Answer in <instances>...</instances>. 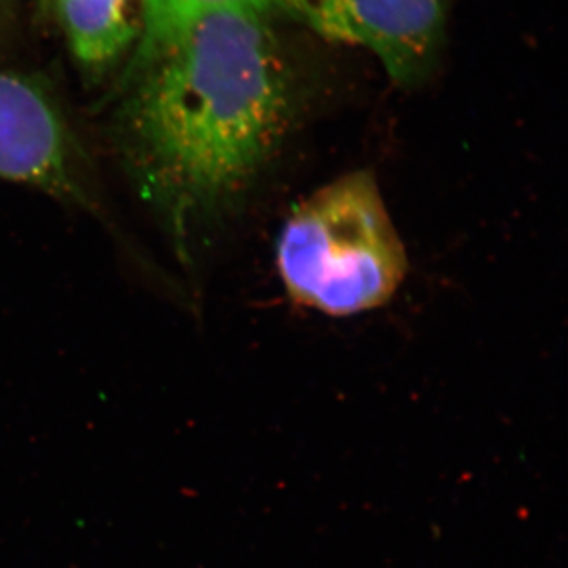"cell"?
I'll list each match as a JSON object with an SVG mask.
<instances>
[{"instance_id": "1", "label": "cell", "mask_w": 568, "mask_h": 568, "mask_svg": "<svg viewBox=\"0 0 568 568\" xmlns=\"http://www.w3.org/2000/svg\"><path fill=\"white\" fill-rule=\"evenodd\" d=\"M133 71L119 121L122 166L190 257L196 235L241 201L290 129V65L267 14L227 10L183 26Z\"/></svg>"}, {"instance_id": "2", "label": "cell", "mask_w": 568, "mask_h": 568, "mask_svg": "<svg viewBox=\"0 0 568 568\" xmlns=\"http://www.w3.org/2000/svg\"><path fill=\"white\" fill-rule=\"evenodd\" d=\"M276 264L291 297L324 315L387 304L407 261L375 178L355 171L306 197L283 226Z\"/></svg>"}, {"instance_id": "3", "label": "cell", "mask_w": 568, "mask_h": 568, "mask_svg": "<svg viewBox=\"0 0 568 568\" xmlns=\"http://www.w3.org/2000/svg\"><path fill=\"white\" fill-rule=\"evenodd\" d=\"M448 0H286L324 39L372 51L398 84H422L439 62Z\"/></svg>"}, {"instance_id": "4", "label": "cell", "mask_w": 568, "mask_h": 568, "mask_svg": "<svg viewBox=\"0 0 568 568\" xmlns=\"http://www.w3.org/2000/svg\"><path fill=\"white\" fill-rule=\"evenodd\" d=\"M0 182L95 211L88 163L54 100L36 82L0 71Z\"/></svg>"}, {"instance_id": "5", "label": "cell", "mask_w": 568, "mask_h": 568, "mask_svg": "<svg viewBox=\"0 0 568 568\" xmlns=\"http://www.w3.org/2000/svg\"><path fill=\"white\" fill-rule=\"evenodd\" d=\"M78 63L103 73L140 40L142 0H54Z\"/></svg>"}, {"instance_id": "6", "label": "cell", "mask_w": 568, "mask_h": 568, "mask_svg": "<svg viewBox=\"0 0 568 568\" xmlns=\"http://www.w3.org/2000/svg\"><path fill=\"white\" fill-rule=\"evenodd\" d=\"M284 3L286 0H142L141 33L134 63L152 54L183 26L205 14L244 10L268 17V13L284 10Z\"/></svg>"}]
</instances>
